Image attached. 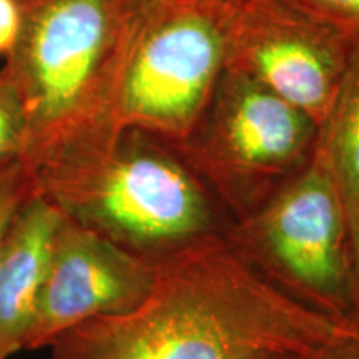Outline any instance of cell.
Segmentation results:
<instances>
[{"label": "cell", "mask_w": 359, "mask_h": 359, "mask_svg": "<svg viewBox=\"0 0 359 359\" xmlns=\"http://www.w3.org/2000/svg\"><path fill=\"white\" fill-rule=\"evenodd\" d=\"M308 359H359V331L348 325L308 353Z\"/></svg>", "instance_id": "2e32d148"}, {"label": "cell", "mask_w": 359, "mask_h": 359, "mask_svg": "<svg viewBox=\"0 0 359 359\" xmlns=\"http://www.w3.org/2000/svg\"><path fill=\"white\" fill-rule=\"evenodd\" d=\"M25 143V116L15 85L0 70V167L20 160Z\"/></svg>", "instance_id": "8fae6325"}, {"label": "cell", "mask_w": 359, "mask_h": 359, "mask_svg": "<svg viewBox=\"0 0 359 359\" xmlns=\"http://www.w3.org/2000/svg\"><path fill=\"white\" fill-rule=\"evenodd\" d=\"M316 148L333 175L348 213L359 212V43L320 125Z\"/></svg>", "instance_id": "30bf717a"}, {"label": "cell", "mask_w": 359, "mask_h": 359, "mask_svg": "<svg viewBox=\"0 0 359 359\" xmlns=\"http://www.w3.org/2000/svg\"><path fill=\"white\" fill-rule=\"evenodd\" d=\"M133 2H135V6H137L142 11V8H145L147 6H150V4L155 2V0H133Z\"/></svg>", "instance_id": "ac0fdd59"}, {"label": "cell", "mask_w": 359, "mask_h": 359, "mask_svg": "<svg viewBox=\"0 0 359 359\" xmlns=\"http://www.w3.org/2000/svg\"><path fill=\"white\" fill-rule=\"evenodd\" d=\"M250 359H308V353L298 351H266Z\"/></svg>", "instance_id": "e0dca14e"}, {"label": "cell", "mask_w": 359, "mask_h": 359, "mask_svg": "<svg viewBox=\"0 0 359 359\" xmlns=\"http://www.w3.org/2000/svg\"><path fill=\"white\" fill-rule=\"evenodd\" d=\"M62 213L32 193L17 210L0 246V359L24 351Z\"/></svg>", "instance_id": "9c48e42d"}, {"label": "cell", "mask_w": 359, "mask_h": 359, "mask_svg": "<svg viewBox=\"0 0 359 359\" xmlns=\"http://www.w3.org/2000/svg\"><path fill=\"white\" fill-rule=\"evenodd\" d=\"M359 331V212L349 215V318Z\"/></svg>", "instance_id": "9a60e30c"}, {"label": "cell", "mask_w": 359, "mask_h": 359, "mask_svg": "<svg viewBox=\"0 0 359 359\" xmlns=\"http://www.w3.org/2000/svg\"><path fill=\"white\" fill-rule=\"evenodd\" d=\"M359 40V0H290Z\"/></svg>", "instance_id": "5bb4252c"}, {"label": "cell", "mask_w": 359, "mask_h": 359, "mask_svg": "<svg viewBox=\"0 0 359 359\" xmlns=\"http://www.w3.org/2000/svg\"><path fill=\"white\" fill-rule=\"evenodd\" d=\"M32 187L70 222L151 263L222 236L231 223L177 148L137 128Z\"/></svg>", "instance_id": "3957f363"}, {"label": "cell", "mask_w": 359, "mask_h": 359, "mask_svg": "<svg viewBox=\"0 0 359 359\" xmlns=\"http://www.w3.org/2000/svg\"><path fill=\"white\" fill-rule=\"evenodd\" d=\"M359 43L290 0H231L228 67L325 122Z\"/></svg>", "instance_id": "52a82bcc"}, {"label": "cell", "mask_w": 359, "mask_h": 359, "mask_svg": "<svg viewBox=\"0 0 359 359\" xmlns=\"http://www.w3.org/2000/svg\"><path fill=\"white\" fill-rule=\"evenodd\" d=\"M42 0H0V57L7 58Z\"/></svg>", "instance_id": "4fadbf2b"}, {"label": "cell", "mask_w": 359, "mask_h": 359, "mask_svg": "<svg viewBox=\"0 0 359 359\" xmlns=\"http://www.w3.org/2000/svg\"><path fill=\"white\" fill-rule=\"evenodd\" d=\"M156 263L62 215L24 349L48 348L83 323L132 311L154 288Z\"/></svg>", "instance_id": "ba28073f"}, {"label": "cell", "mask_w": 359, "mask_h": 359, "mask_svg": "<svg viewBox=\"0 0 359 359\" xmlns=\"http://www.w3.org/2000/svg\"><path fill=\"white\" fill-rule=\"evenodd\" d=\"M224 240L269 285L338 323L349 318V213L320 151Z\"/></svg>", "instance_id": "5b68a950"}, {"label": "cell", "mask_w": 359, "mask_h": 359, "mask_svg": "<svg viewBox=\"0 0 359 359\" xmlns=\"http://www.w3.org/2000/svg\"><path fill=\"white\" fill-rule=\"evenodd\" d=\"M318 135L308 114L226 67L203 115L175 148L238 222L308 167Z\"/></svg>", "instance_id": "277c9868"}, {"label": "cell", "mask_w": 359, "mask_h": 359, "mask_svg": "<svg viewBox=\"0 0 359 359\" xmlns=\"http://www.w3.org/2000/svg\"><path fill=\"white\" fill-rule=\"evenodd\" d=\"M140 8L133 0H42L4 70L25 116L32 183L109 148Z\"/></svg>", "instance_id": "7a4b0ae2"}, {"label": "cell", "mask_w": 359, "mask_h": 359, "mask_svg": "<svg viewBox=\"0 0 359 359\" xmlns=\"http://www.w3.org/2000/svg\"><path fill=\"white\" fill-rule=\"evenodd\" d=\"M346 326L278 291L222 235L160 259L132 311L83 323L48 348L52 359H250L311 353Z\"/></svg>", "instance_id": "6da1fadb"}, {"label": "cell", "mask_w": 359, "mask_h": 359, "mask_svg": "<svg viewBox=\"0 0 359 359\" xmlns=\"http://www.w3.org/2000/svg\"><path fill=\"white\" fill-rule=\"evenodd\" d=\"M231 0H155L140 11L120 95V128L178 145L228 67Z\"/></svg>", "instance_id": "8992f818"}, {"label": "cell", "mask_w": 359, "mask_h": 359, "mask_svg": "<svg viewBox=\"0 0 359 359\" xmlns=\"http://www.w3.org/2000/svg\"><path fill=\"white\" fill-rule=\"evenodd\" d=\"M32 193V180L20 160L0 167V246L17 210Z\"/></svg>", "instance_id": "7c38bea8"}]
</instances>
